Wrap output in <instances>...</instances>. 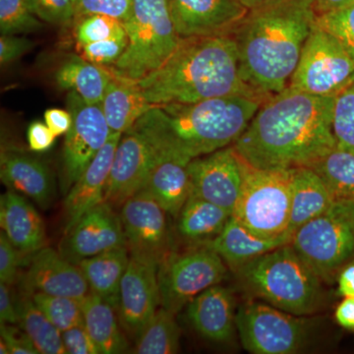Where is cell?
I'll list each match as a JSON object with an SVG mask.
<instances>
[{
    "instance_id": "1",
    "label": "cell",
    "mask_w": 354,
    "mask_h": 354,
    "mask_svg": "<svg viewBox=\"0 0 354 354\" xmlns=\"http://www.w3.org/2000/svg\"><path fill=\"white\" fill-rule=\"evenodd\" d=\"M335 99L288 87L261 104L232 146L255 169L309 167L337 147L332 127Z\"/></svg>"
},
{
    "instance_id": "2",
    "label": "cell",
    "mask_w": 354,
    "mask_h": 354,
    "mask_svg": "<svg viewBox=\"0 0 354 354\" xmlns=\"http://www.w3.org/2000/svg\"><path fill=\"white\" fill-rule=\"evenodd\" d=\"M316 17L312 0H271L248 11L232 36L254 92L269 99L288 87Z\"/></svg>"
},
{
    "instance_id": "3",
    "label": "cell",
    "mask_w": 354,
    "mask_h": 354,
    "mask_svg": "<svg viewBox=\"0 0 354 354\" xmlns=\"http://www.w3.org/2000/svg\"><path fill=\"white\" fill-rule=\"evenodd\" d=\"M265 101L258 95H234L153 106L130 130L162 155L191 160L234 145Z\"/></svg>"
},
{
    "instance_id": "4",
    "label": "cell",
    "mask_w": 354,
    "mask_h": 354,
    "mask_svg": "<svg viewBox=\"0 0 354 354\" xmlns=\"http://www.w3.org/2000/svg\"><path fill=\"white\" fill-rule=\"evenodd\" d=\"M137 85L153 106L234 95L261 97L242 79L232 35L181 39L167 62Z\"/></svg>"
},
{
    "instance_id": "5",
    "label": "cell",
    "mask_w": 354,
    "mask_h": 354,
    "mask_svg": "<svg viewBox=\"0 0 354 354\" xmlns=\"http://www.w3.org/2000/svg\"><path fill=\"white\" fill-rule=\"evenodd\" d=\"M251 297L298 316H312L326 304L322 279L290 243L261 255L234 272Z\"/></svg>"
},
{
    "instance_id": "6",
    "label": "cell",
    "mask_w": 354,
    "mask_h": 354,
    "mask_svg": "<svg viewBox=\"0 0 354 354\" xmlns=\"http://www.w3.org/2000/svg\"><path fill=\"white\" fill-rule=\"evenodd\" d=\"M123 25L129 39L127 50L106 68L135 82L162 66L181 41L169 0H133L131 15Z\"/></svg>"
},
{
    "instance_id": "7",
    "label": "cell",
    "mask_w": 354,
    "mask_h": 354,
    "mask_svg": "<svg viewBox=\"0 0 354 354\" xmlns=\"http://www.w3.org/2000/svg\"><path fill=\"white\" fill-rule=\"evenodd\" d=\"M290 244L324 283H333L354 261V202L335 201L302 225Z\"/></svg>"
},
{
    "instance_id": "8",
    "label": "cell",
    "mask_w": 354,
    "mask_h": 354,
    "mask_svg": "<svg viewBox=\"0 0 354 354\" xmlns=\"http://www.w3.org/2000/svg\"><path fill=\"white\" fill-rule=\"evenodd\" d=\"M290 206L291 169H255L244 162L243 185L234 218L263 239L291 236Z\"/></svg>"
},
{
    "instance_id": "9",
    "label": "cell",
    "mask_w": 354,
    "mask_h": 354,
    "mask_svg": "<svg viewBox=\"0 0 354 354\" xmlns=\"http://www.w3.org/2000/svg\"><path fill=\"white\" fill-rule=\"evenodd\" d=\"M318 324L257 300L242 304L236 312L237 334L242 346L254 354H293L311 344Z\"/></svg>"
},
{
    "instance_id": "10",
    "label": "cell",
    "mask_w": 354,
    "mask_h": 354,
    "mask_svg": "<svg viewBox=\"0 0 354 354\" xmlns=\"http://www.w3.org/2000/svg\"><path fill=\"white\" fill-rule=\"evenodd\" d=\"M227 274L225 261L206 244L169 253L158 266L160 305L176 315L203 291L220 285Z\"/></svg>"
},
{
    "instance_id": "11",
    "label": "cell",
    "mask_w": 354,
    "mask_h": 354,
    "mask_svg": "<svg viewBox=\"0 0 354 354\" xmlns=\"http://www.w3.org/2000/svg\"><path fill=\"white\" fill-rule=\"evenodd\" d=\"M354 82V57L334 37L314 28L302 50L288 88L335 97Z\"/></svg>"
},
{
    "instance_id": "12",
    "label": "cell",
    "mask_w": 354,
    "mask_h": 354,
    "mask_svg": "<svg viewBox=\"0 0 354 354\" xmlns=\"http://www.w3.org/2000/svg\"><path fill=\"white\" fill-rule=\"evenodd\" d=\"M66 108L72 115V127L65 135L62 187L65 192H68L106 145L113 132L104 118L101 104H90L70 91Z\"/></svg>"
},
{
    "instance_id": "13",
    "label": "cell",
    "mask_w": 354,
    "mask_h": 354,
    "mask_svg": "<svg viewBox=\"0 0 354 354\" xmlns=\"http://www.w3.org/2000/svg\"><path fill=\"white\" fill-rule=\"evenodd\" d=\"M120 218L130 255L158 265L171 247L167 212L145 190L123 203Z\"/></svg>"
},
{
    "instance_id": "14",
    "label": "cell",
    "mask_w": 354,
    "mask_h": 354,
    "mask_svg": "<svg viewBox=\"0 0 354 354\" xmlns=\"http://www.w3.org/2000/svg\"><path fill=\"white\" fill-rule=\"evenodd\" d=\"M188 172L191 195L234 214L244 180V162L234 146L193 158Z\"/></svg>"
},
{
    "instance_id": "15",
    "label": "cell",
    "mask_w": 354,
    "mask_h": 354,
    "mask_svg": "<svg viewBox=\"0 0 354 354\" xmlns=\"http://www.w3.org/2000/svg\"><path fill=\"white\" fill-rule=\"evenodd\" d=\"M158 265L153 261L130 255L121 281L116 311L121 327L137 341L160 305Z\"/></svg>"
},
{
    "instance_id": "16",
    "label": "cell",
    "mask_w": 354,
    "mask_h": 354,
    "mask_svg": "<svg viewBox=\"0 0 354 354\" xmlns=\"http://www.w3.org/2000/svg\"><path fill=\"white\" fill-rule=\"evenodd\" d=\"M162 157L156 147L139 133H123L114 155L104 201L121 207L143 190L153 167Z\"/></svg>"
},
{
    "instance_id": "17",
    "label": "cell",
    "mask_w": 354,
    "mask_h": 354,
    "mask_svg": "<svg viewBox=\"0 0 354 354\" xmlns=\"http://www.w3.org/2000/svg\"><path fill=\"white\" fill-rule=\"evenodd\" d=\"M124 246L127 239L120 216L109 203L102 201L64 232L58 251L77 264L86 258Z\"/></svg>"
},
{
    "instance_id": "18",
    "label": "cell",
    "mask_w": 354,
    "mask_h": 354,
    "mask_svg": "<svg viewBox=\"0 0 354 354\" xmlns=\"http://www.w3.org/2000/svg\"><path fill=\"white\" fill-rule=\"evenodd\" d=\"M181 39L232 35L248 10L239 0H169Z\"/></svg>"
},
{
    "instance_id": "19",
    "label": "cell",
    "mask_w": 354,
    "mask_h": 354,
    "mask_svg": "<svg viewBox=\"0 0 354 354\" xmlns=\"http://www.w3.org/2000/svg\"><path fill=\"white\" fill-rule=\"evenodd\" d=\"M24 288L28 293L41 292L78 299L91 292L79 266L50 247H43L35 253L26 272Z\"/></svg>"
},
{
    "instance_id": "20",
    "label": "cell",
    "mask_w": 354,
    "mask_h": 354,
    "mask_svg": "<svg viewBox=\"0 0 354 354\" xmlns=\"http://www.w3.org/2000/svg\"><path fill=\"white\" fill-rule=\"evenodd\" d=\"M234 291L216 285L207 288L187 305V318L203 339L215 344H228L236 329Z\"/></svg>"
},
{
    "instance_id": "21",
    "label": "cell",
    "mask_w": 354,
    "mask_h": 354,
    "mask_svg": "<svg viewBox=\"0 0 354 354\" xmlns=\"http://www.w3.org/2000/svg\"><path fill=\"white\" fill-rule=\"evenodd\" d=\"M121 136V133H111L106 145L67 192L64 200V232L73 227L86 212L104 201L106 184Z\"/></svg>"
},
{
    "instance_id": "22",
    "label": "cell",
    "mask_w": 354,
    "mask_h": 354,
    "mask_svg": "<svg viewBox=\"0 0 354 354\" xmlns=\"http://www.w3.org/2000/svg\"><path fill=\"white\" fill-rule=\"evenodd\" d=\"M0 177L11 190L23 193L41 208L50 207L55 183L48 165L39 158L16 150L2 151Z\"/></svg>"
},
{
    "instance_id": "23",
    "label": "cell",
    "mask_w": 354,
    "mask_h": 354,
    "mask_svg": "<svg viewBox=\"0 0 354 354\" xmlns=\"http://www.w3.org/2000/svg\"><path fill=\"white\" fill-rule=\"evenodd\" d=\"M2 232L22 254H35L46 244V230L38 211L14 190L0 198Z\"/></svg>"
},
{
    "instance_id": "24",
    "label": "cell",
    "mask_w": 354,
    "mask_h": 354,
    "mask_svg": "<svg viewBox=\"0 0 354 354\" xmlns=\"http://www.w3.org/2000/svg\"><path fill=\"white\" fill-rule=\"evenodd\" d=\"M290 235L277 239L258 236L232 216L225 228L207 246L216 251L232 272L261 255L290 243Z\"/></svg>"
},
{
    "instance_id": "25",
    "label": "cell",
    "mask_w": 354,
    "mask_h": 354,
    "mask_svg": "<svg viewBox=\"0 0 354 354\" xmlns=\"http://www.w3.org/2000/svg\"><path fill=\"white\" fill-rule=\"evenodd\" d=\"M335 200L315 171L308 167L291 169V206L288 234L322 215Z\"/></svg>"
},
{
    "instance_id": "26",
    "label": "cell",
    "mask_w": 354,
    "mask_h": 354,
    "mask_svg": "<svg viewBox=\"0 0 354 354\" xmlns=\"http://www.w3.org/2000/svg\"><path fill=\"white\" fill-rule=\"evenodd\" d=\"M189 162L183 158L162 155L143 188L167 215L174 218L178 216L190 196Z\"/></svg>"
},
{
    "instance_id": "27",
    "label": "cell",
    "mask_w": 354,
    "mask_h": 354,
    "mask_svg": "<svg viewBox=\"0 0 354 354\" xmlns=\"http://www.w3.org/2000/svg\"><path fill=\"white\" fill-rule=\"evenodd\" d=\"M129 261V250L124 246L86 258L77 265L82 271L91 292L118 309L121 281Z\"/></svg>"
},
{
    "instance_id": "28",
    "label": "cell",
    "mask_w": 354,
    "mask_h": 354,
    "mask_svg": "<svg viewBox=\"0 0 354 354\" xmlns=\"http://www.w3.org/2000/svg\"><path fill=\"white\" fill-rule=\"evenodd\" d=\"M111 132L129 131L151 106L135 81L113 75L101 102Z\"/></svg>"
},
{
    "instance_id": "29",
    "label": "cell",
    "mask_w": 354,
    "mask_h": 354,
    "mask_svg": "<svg viewBox=\"0 0 354 354\" xmlns=\"http://www.w3.org/2000/svg\"><path fill=\"white\" fill-rule=\"evenodd\" d=\"M83 324L100 354H120L129 351L116 309L90 292L82 298Z\"/></svg>"
},
{
    "instance_id": "30",
    "label": "cell",
    "mask_w": 354,
    "mask_h": 354,
    "mask_svg": "<svg viewBox=\"0 0 354 354\" xmlns=\"http://www.w3.org/2000/svg\"><path fill=\"white\" fill-rule=\"evenodd\" d=\"M113 77L106 67L72 55L58 67L55 82L60 90L73 91L90 104H101Z\"/></svg>"
},
{
    "instance_id": "31",
    "label": "cell",
    "mask_w": 354,
    "mask_h": 354,
    "mask_svg": "<svg viewBox=\"0 0 354 354\" xmlns=\"http://www.w3.org/2000/svg\"><path fill=\"white\" fill-rule=\"evenodd\" d=\"M232 216L227 209L190 194L177 216V227L184 239L205 244L221 234Z\"/></svg>"
},
{
    "instance_id": "32",
    "label": "cell",
    "mask_w": 354,
    "mask_h": 354,
    "mask_svg": "<svg viewBox=\"0 0 354 354\" xmlns=\"http://www.w3.org/2000/svg\"><path fill=\"white\" fill-rule=\"evenodd\" d=\"M322 179L335 201L354 202V153L335 148L309 165Z\"/></svg>"
},
{
    "instance_id": "33",
    "label": "cell",
    "mask_w": 354,
    "mask_h": 354,
    "mask_svg": "<svg viewBox=\"0 0 354 354\" xmlns=\"http://www.w3.org/2000/svg\"><path fill=\"white\" fill-rule=\"evenodd\" d=\"M18 325L29 335L41 354H66L62 333L32 301L29 293L18 300Z\"/></svg>"
},
{
    "instance_id": "34",
    "label": "cell",
    "mask_w": 354,
    "mask_h": 354,
    "mask_svg": "<svg viewBox=\"0 0 354 354\" xmlns=\"http://www.w3.org/2000/svg\"><path fill=\"white\" fill-rule=\"evenodd\" d=\"M180 348V329L176 314L160 307L137 339L133 353L174 354Z\"/></svg>"
},
{
    "instance_id": "35",
    "label": "cell",
    "mask_w": 354,
    "mask_h": 354,
    "mask_svg": "<svg viewBox=\"0 0 354 354\" xmlns=\"http://www.w3.org/2000/svg\"><path fill=\"white\" fill-rule=\"evenodd\" d=\"M29 295L35 304L60 332L83 324L82 299L41 292Z\"/></svg>"
},
{
    "instance_id": "36",
    "label": "cell",
    "mask_w": 354,
    "mask_h": 354,
    "mask_svg": "<svg viewBox=\"0 0 354 354\" xmlns=\"http://www.w3.org/2000/svg\"><path fill=\"white\" fill-rule=\"evenodd\" d=\"M76 43L79 48L95 41L128 36L124 25L115 18L101 14L83 16L74 20Z\"/></svg>"
},
{
    "instance_id": "37",
    "label": "cell",
    "mask_w": 354,
    "mask_h": 354,
    "mask_svg": "<svg viewBox=\"0 0 354 354\" xmlns=\"http://www.w3.org/2000/svg\"><path fill=\"white\" fill-rule=\"evenodd\" d=\"M332 127L337 148L354 153V82L335 95Z\"/></svg>"
},
{
    "instance_id": "38",
    "label": "cell",
    "mask_w": 354,
    "mask_h": 354,
    "mask_svg": "<svg viewBox=\"0 0 354 354\" xmlns=\"http://www.w3.org/2000/svg\"><path fill=\"white\" fill-rule=\"evenodd\" d=\"M41 28V20L32 12L27 0H0L1 35L29 34Z\"/></svg>"
},
{
    "instance_id": "39",
    "label": "cell",
    "mask_w": 354,
    "mask_h": 354,
    "mask_svg": "<svg viewBox=\"0 0 354 354\" xmlns=\"http://www.w3.org/2000/svg\"><path fill=\"white\" fill-rule=\"evenodd\" d=\"M316 26L337 39L354 57V1L317 14Z\"/></svg>"
},
{
    "instance_id": "40",
    "label": "cell",
    "mask_w": 354,
    "mask_h": 354,
    "mask_svg": "<svg viewBox=\"0 0 354 354\" xmlns=\"http://www.w3.org/2000/svg\"><path fill=\"white\" fill-rule=\"evenodd\" d=\"M30 9L39 20L48 24L68 26L75 19L73 0H27Z\"/></svg>"
},
{
    "instance_id": "41",
    "label": "cell",
    "mask_w": 354,
    "mask_h": 354,
    "mask_svg": "<svg viewBox=\"0 0 354 354\" xmlns=\"http://www.w3.org/2000/svg\"><path fill=\"white\" fill-rule=\"evenodd\" d=\"M129 39L128 36L116 37L86 44L82 50L83 57L92 64L109 67L115 64L127 50Z\"/></svg>"
},
{
    "instance_id": "42",
    "label": "cell",
    "mask_w": 354,
    "mask_h": 354,
    "mask_svg": "<svg viewBox=\"0 0 354 354\" xmlns=\"http://www.w3.org/2000/svg\"><path fill=\"white\" fill-rule=\"evenodd\" d=\"M132 7L133 0H77L75 19L92 14H101L124 23L131 15Z\"/></svg>"
},
{
    "instance_id": "43",
    "label": "cell",
    "mask_w": 354,
    "mask_h": 354,
    "mask_svg": "<svg viewBox=\"0 0 354 354\" xmlns=\"http://www.w3.org/2000/svg\"><path fill=\"white\" fill-rule=\"evenodd\" d=\"M20 252L3 232L0 234V283L11 286L17 278Z\"/></svg>"
},
{
    "instance_id": "44",
    "label": "cell",
    "mask_w": 354,
    "mask_h": 354,
    "mask_svg": "<svg viewBox=\"0 0 354 354\" xmlns=\"http://www.w3.org/2000/svg\"><path fill=\"white\" fill-rule=\"evenodd\" d=\"M65 351L68 354H100L84 324L62 332Z\"/></svg>"
},
{
    "instance_id": "45",
    "label": "cell",
    "mask_w": 354,
    "mask_h": 354,
    "mask_svg": "<svg viewBox=\"0 0 354 354\" xmlns=\"http://www.w3.org/2000/svg\"><path fill=\"white\" fill-rule=\"evenodd\" d=\"M1 339L6 342L10 354H39L29 335L22 328L12 324H0Z\"/></svg>"
},
{
    "instance_id": "46",
    "label": "cell",
    "mask_w": 354,
    "mask_h": 354,
    "mask_svg": "<svg viewBox=\"0 0 354 354\" xmlns=\"http://www.w3.org/2000/svg\"><path fill=\"white\" fill-rule=\"evenodd\" d=\"M34 43L17 35H1L0 37V64L6 66L17 62L34 48Z\"/></svg>"
},
{
    "instance_id": "47",
    "label": "cell",
    "mask_w": 354,
    "mask_h": 354,
    "mask_svg": "<svg viewBox=\"0 0 354 354\" xmlns=\"http://www.w3.org/2000/svg\"><path fill=\"white\" fill-rule=\"evenodd\" d=\"M57 138L46 122L35 121L28 128V142L34 152H46L55 143Z\"/></svg>"
},
{
    "instance_id": "48",
    "label": "cell",
    "mask_w": 354,
    "mask_h": 354,
    "mask_svg": "<svg viewBox=\"0 0 354 354\" xmlns=\"http://www.w3.org/2000/svg\"><path fill=\"white\" fill-rule=\"evenodd\" d=\"M44 122L55 137L68 133L72 127V115L68 111L62 109H50L44 113Z\"/></svg>"
},
{
    "instance_id": "49",
    "label": "cell",
    "mask_w": 354,
    "mask_h": 354,
    "mask_svg": "<svg viewBox=\"0 0 354 354\" xmlns=\"http://www.w3.org/2000/svg\"><path fill=\"white\" fill-rule=\"evenodd\" d=\"M17 302L14 301L9 286L0 283V324L18 325Z\"/></svg>"
},
{
    "instance_id": "50",
    "label": "cell",
    "mask_w": 354,
    "mask_h": 354,
    "mask_svg": "<svg viewBox=\"0 0 354 354\" xmlns=\"http://www.w3.org/2000/svg\"><path fill=\"white\" fill-rule=\"evenodd\" d=\"M335 319L344 329L354 330V297H344L335 309Z\"/></svg>"
},
{
    "instance_id": "51",
    "label": "cell",
    "mask_w": 354,
    "mask_h": 354,
    "mask_svg": "<svg viewBox=\"0 0 354 354\" xmlns=\"http://www.w3.org/2000/svg\"><path fill=\"white\" fill-rule=\"evenodd\" d=\"M337 292L342 297H354V261L337 274Z\"/></svg>"
},
{
    "instance_id": "52",
    "label": "cell",
    "mask_w": 354,
    "mask_h": 354,
    "mask_svg": "<svg viewBox=\"0 0 354 354\" xmlns=\"http://www.w3.org/2000/svg\"><path fill=\"white\" fill-rule=\"evenodd\" d=\"M317 14L327 12L333 9L346 6L351 3L354 0H312Z\"/></svg>"
},
{
    "instance_id": "53",
    "label": "cell",
    "mask_w": 354,
    "mask_h": 354,
    "mask_svg": "<svg viewBox=\"0 0 354 354\" xmlns=\"http://www.w3.org/2000/svg\"><path fill=\"white\" fill-rule=\"evenodd\" d=\"M239 1L249 11L257 8V7L267 3V2L271 1V0H239Z\"/></svg>"
},
{
    "instance_id": "54",
    "label": "cell",
    "mask_w": 354,
    "mask_h": 354,
    "mask_svg": "<svg viewBox=\"0 0 354 354\" xmlns=\"http://www.w3.org/2000/svg\"><path fill=\"white\" fill-rule=\"evenodd\" d=\"M0 353L1 354H10L9 353V349L7 348L6 342L0 341Z\"/></svg>"
},
{
    "instance_id": "55",
    "label": "cell",
    "mask_w": 354,
    "mask_h": 354,
    "mask_svg": "<svg viewBox=\"0 0 354 354\" xmlns=\"http://www.w3.org/2000/svg\"><path fill=\"white\" fill-rule=\"evenodd\" d=\"M73 1H74V3L76 4L77 0H73Z\"/></svg>"
}]
</instances>
